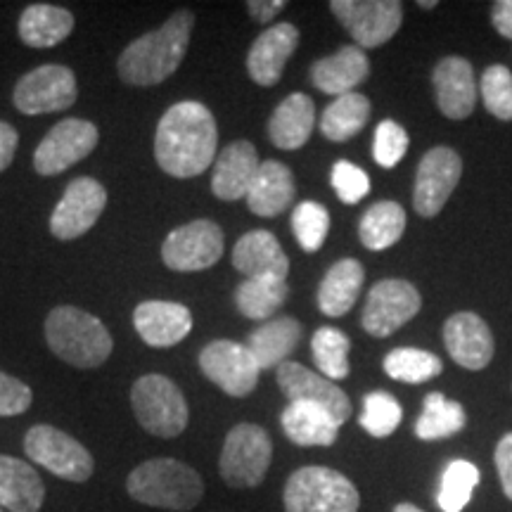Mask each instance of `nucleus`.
I'll return each instance as SVG.
<instances>
[{"label": "nucleus", "mask_w": 512, "mask_h": 512, "mask_svg": "<svg viewBox=\"0 0 512 512\" xmlns=\"http://www.w3.org/2000/svg\"><path fill=\"white\" fill-rule=\"evenodd\" d=\"M126 491L133 501L150 508L188 512L200 505L204 482L200 472L176 458H152L133 467L126 479Z\"/></svg>", "instance_id": "obj_3"}, {"label": "nucleus", "mask_w": 512, "mask_h": 512, "mask_svg": "<svg viewBox=\"0 0 512 512\" xmlns=\"http://www.w3.org/2000/svg\"><path fill=\"white\" fill-rule=\"evenodd\" d=\"M280 427L292 444L309 448L335 444L342 425L318 403L292 401L280 415Z\"/></svg>", "instance_id": "obj_29"}, {"label": "nucleus", "mask_w": 512, "mask_h": 512, "mask_svg": "<svg viewBox=\"0 0 512 512\" xmlns=\"http://www.w3.org/2000/svg\"><path fill=\"white\" fill-rule=\"evenodd\" d=\"M408 143H411V140H408L406 128L399 126L392 119L380 121L375 128V143H373L375 162L384 166V169H394V166L406 157Z\"/></svg>", "instance_id": "obj_42"}, {"label": "nucleus", "mask_w": 512, "mask_h": 512, "mask_svg": "<svg viewBox=\"0 0 512 512\" xmlns=\"http://www.w3.org/2000/svg\"><path fill=\"white\" fill-rule=\"evenodd\" d=\"M285 8H287L285 0H271V3H266V0H249L247 3L249 15H252L254 22H259V24L271 22V19Z\"/></svg>", "instance_id": "obj_47"}, {"label": "nucleus", "mask_w": 512, "mask_h": 512, "mask_svg": "<svg viewBox=\"0 0 512 512\" xmlns=\"http://www.w3.org/2000/svg\"><path fill=\"white\" fill-rule=\"evenodd\" d=\"M479 484V470L470 460H453L441 475L437 503L444 512H463L470 503L475 486Z\"/></svg>", "instance_id": "obj_38"}, {"label": "nucleus", "mask_w": 512, "mask_h": 512, "mask_svg": "<svg viewBox=\"0 0 512 512\" xmlns=\"http://www.w3.org/2000/svg\"><path fill=\"white\" fill-rule=\"evenodd\" d=\"M100 133L93 121L62 119L50 128L34 152V169L41 176H60L98 147Z\"/></svg>", "instance_id": "obj_11"}, {"label": "nucleus", "mask_w": 512, "mask_h": 512, "mask_svg": "<svg viewBox=\"0 0 512 512\" xmlns=\"http://www.w3.org/2000/svg\"><path fill=\"white\" fill-rule=\"evenodd\" d=\"M299 46V29L290 22L273 24L252 43L247 55V72L256 86L271 88L283 79L285 64Z\"/></svg>", "instance_id": "obj_19"}, {"label": "nucleus", "mask_w": 512, "mask_h": 512, "mask_svg": "<svg viewBox=\"0 0 512 512\" xmlns=\"http://www.w3.org/2000/svg\"><path fill=\"white\" fill-rule=\"evenodd\" d=\"M46 342L57 358L81 370L102 366L114 349L107 325L76 306H57L48 313Z\"/></svg>", "instance_id": "obj_4"}, {"label": "nucleus", "mask_w": 512, "mask_h": 512, "mask_svg": "<svg viewBox=\"0 0 512 512\" xmlns=\"http://www.w3.org/2000/svg\"><path fill=\"white\" fill-rule=\"evenodd\" d=\"M363 271L361 261L356 259H342L325 273L323 283L318 287V309L330 318L347 316L354 309L358 294H361Z\"/></svg>", "instance_id": "obj_31"}, {"label": "nucleus", "mask_w": 512, "mask_h": 512, "mask_svg": "<svg viewBox=\"0 0 512 512\" xmlns=\"http://www.w3.org/2000/svg\"><path fill=\"white\" fill-rule=\"evenodd\" d=\"M219 128L207 105L183 100L162 114L155 133V159L171 178H195L216 162Z\"/></svg>", "instance_id": "obj_1"}, {"label": "nucleus", "mask_w": 512, "mask_h": 512, "mask_svg": "<svg viewBox=\"0 0 512 512\" xmlns=\"http://www.w3.org/2000/svg\"><path fill=\"white\" fill-rule=\"evenodd\" d=\"M460 176H463V162L451 147H432L422 157L413 188V207L422 219H432L444 209L448 197L456 190Z\"/></svg>", "instance_id": "obj_16"}, {"label": "nucleus", "mask_w": 512, "mask_h": 512, "mask_svg": "<svg viewBox=\"0 0 512 512\" xmlns=\"http://www.w3.org/2000/svg\"><path fill=\"white\" fill-rule=\"evenodd\" d=\"M406 230V211L399 202H377L363 214L358 235L370 252H382L401 240Z\"/></svg>", "instance_id": "obj_34"}, {"label": "nucleus", "mask_w": 512, "mask_h": 512, "mask_svg": "<svg viewBox=\"0 0 512 512\" xmlns=\"http://www.w3.org/2000/svg\"><path fill=\"white\" fill-rule=\"evenodd\" d=\"M494 460H496L498 477H501L503 494L512 501V432H508L501 441H498Z\"/></svg>", "instance_id": "obj_45"}, {"label": "nucleus", "mask_w": 512, "mask_h": 512, "mask_svg": "<svg viewBox=\"0 0 512 512\" xmlns=\"http://www.w3.org/2000/svg\"><path fill=\"white\" fill-rule=\"evenodd\" d=\"M223 249H226V240H223L219 223L197 219L166 235L162 261L169 271L197 273L214 266L223 256Z\"/></svg>", "instance_id": "obj_9"}, {"label": "nucleus", "mask_w": 512, "mask_h": 512, "mask_svg": "<svg viewBox=\"0 0 512 512\" xmlns=\"http://www.w3.org/2000/svg\"><path fill=\"white\" fill-rule=\"evenodd\" d=\"M422 297L408 280H380L366 299L361 325L368 335L389 337L420 313Z\"/></svg>", "instance_id": "obj_14"}, {"label": "nucleus", "mask_w": 512, "mask_h": 512, "mask_svg": "<svg viewBox=\"0 0 512 512\" xmlns=\"http://www.w3.org/2000/svg\"><path fill=\"white\" fill-rule=\"evenodd\" d=\"M0 512H5V510H3V508H0Z\"/></svg>", "instance_id": "obj_51"}, {"label": "nucleus", "mask_w": 512, "mask_h": 512, "mask_svg": "<svg viewBox=\"0 0 512 512\" xmlns=\"http://www.w3.org/2000/svg\"><path fill=\"white\" fill-rule=\"evenodd\" d=\"M444 344L465 370H484L494 358V335L486 320L472 311H460L446 320Z\"/></svg>", "instance_id": "obj_20"}, {"label": "nucleus", "mask_w": 512, "mask_h": 512, "mask_svg": "<svg viewBox=\"0 0 512 512\" xmlns=\"http://www.w3.org/2000/svg\"><path fill=\"white\" fill-rule=\"evenodd\" d=\"M441 370H444L441 358L425 349L401 347V349L389 351V354L384 356V373L396 382H406V384L430 382L434 377L441 375Z\"/></svg>", "instance_id": "obj_37"}, {"label": "nucleus", "mask_w": 512, "mask_h": 512, "mask_svg": "<svg viewBox=\"0 0 512 512\" xmlns=\"http://www.w3.org/2000/svg\"><path fill=\"white\" fill-rule=\"evenodd\" d=\"M233 266L247 280L252 278H280L287 280L290 259L283 245L268 230H249L233 247Z\"/></svg>", "instance_id": "obj_23"}, {"label": "nucleus", "mask_w": 512, "mask_h": 512, "mask_svg": "<svg viewBox=\"0 0 512 512\" xmlns=\"http://www.w3.org/2000/svg\"><path fill=\"white\" fill-rule=\"evenodd\" d=\"M297 197V183L290 166H285L278 159H266L259 166L252 188L247 192L249 211L264 219H275L290 209V204Z\"/></svg>", "instance_id": "obj_25"}, {"label": "nucleus", "mask_w": 512, "mask_h": 512, "mask_svg": "<svg viewBox=\"0 0 512 512\" xmlns=\"http://www.w3.org/2000/svg\"><path fill=\"white\" fill-rule=\"evenodd\" d=\"M403 408L401 403L387 392H370L363 399V413H361V427L370 437L384 439L389 434L396 432V427L401 425Z\"/></svg>", "instance_id": "obj_40"}, {"label": "nucleus", "mask_w": 512, "mask_h": 512, "mask_svg": "<svg viewBox=\"0 0 512 512\" xmlns=\"http://www.w3.org/2000/svg\"><path fill=\"white\" fill-rule=\"evenodd\" d=\"M491 22L496 31L512 41V0H498L491 8Z\"/></svg>", "instance_id": "obj_48"}, {"label": "nucleus", "mask_w": 512, "mask_h": 512, "mask_svg": "<svg viewBox=\"0 0 512 512\" xmlns=\"http://www.w3.org/2000/svg\"><path fill=\"white\" fill-rule=\"evenodd\" d=\"M330 230V214L318 202H299L292 211V233L304 252L316 254L325 245Z\"/></svg>", "instance_id": "obj_39"}, {"label": "nucleus", "mask_w": 512, "mask_h": 512, "mask_svg": "<svg viewBox=\"0 0 512 512\" xmlns=\"http://www.w3.org/2000/svg\"><path fill=\"white\" fill-rule=\"evenodd\" d=\"M394 512H425V510H420L418 505H413V503H399L394 508Z\"/></svg>", "instance_id": "obj_49"}, {"label": "nucleus", "mask_w": 512, "mask_h": 512, "mask_svg": "<svg viewBox=\"0 0 512 512\" xmlns=\"http://www.w3.org/2000/svg\"><path fill=\"white\" fill-rule=\"evenodd\" d=\"M370 74V60L366 50L358 46H342L335 55L323 57L311 64V81L318 91L328 95L354 93L358 83H363Z\"/></svg>", "instance_id": "obj_24"}, {"label": "nucleus", "mask_w": 512, "mask_h": 512, "mask_svg": "<svg viewBox=\"0 0 512 512\" xmlns=\"http://www.w3.org/2000/svg\"><path fill=\"white\" fill-rule=\"evenodd\" d=\"M290 297L287 280L280 278H252L242 280L235 290V306L245 318L268 320L280 311Z\"/></svg>", "instance_id": "obj_33"}, {"label": "nucleus", "mask_w": 512, "mask_h": 512, "mask_svg": "<svg viewBox=\"0 0 512 512\" xmlns=\"http://www.w3.org/2000/svg\"><path fill=\"white\" fill-rule=\"evenodd\" d=\"M74 15L67 8L50 3H34L19 17L17 34L24 46L46 50L60 46L74 31Z\"/></svg>", "instance_id": "obj_30"}, {"label": "nucleus", "mask_w": 512, "mask_h": 512, "mask_svg": "<svg viewBox=\"0 0 512 512\" xmlns=\"http://www.w3.org/2000/svg\"><path fill=\"white\" fill-rule=\"evenodd\" d=\"M349 351L351 339L337 328H318L311 339V354L320 375L330 382L349 377Z\"/></svg>", "instance_id": "obj_36"}, {"label": "nucleus", "mask_w": 512, "mask_h": 512, "mask_svg": "<svg viewBox=\"0 0 512 512\" xmlns=\"http://www.w3.org/2000/svg\"><path fill=\"white\" fill-rule=\"evenodd\" d=\"M271 460V434L254 422H240L223 441L219 475L233 489H256L266 479Z\"/></svg>", "instance_id": "obj_7"}, {"label": "nucleus", "mask_w": 512, "mask_h": 512, "mask_svg": "<svg viewBox=\"0 0 512 512\" xmlns=\"http://www.w3.org/2000/svg\"><path fill=\"white\" fill-rule=\"evenodd\" d=\"M107 207L105 185L95 178H74L50 216V233L57 240H79L91 230Z\"/></svg>", "instance_id": "obj_15"}, {"label": "nucleus", "mask_w": 512, "mask_h": 512, "mask_svg": "<svg viewBox=\"0 0 512 512\" xmlns=\"http://www.w3.org/2000/svg\"><path fill=\"white\" fill-rule=\"evenodd\" d=\"M370 100L361 93H347L330 102L328 110L323 112L320 119V133L330 140V143H347L363 131L370 119Z\"/></svg>", "instance_id": "obj_32"}, {"label": "nucleus", "mask_w": 512, "mask_h": 512, "mask_svg": "<svg viewBox=\"0 0 512 512\" xmlns=\"http://www.w3.org/2000/svg\"><path fill=\"white\" fill-rule=\"evenodd\" d=\"M133 325L138 337L152 349H169L181 344L192 330L188 306L166 299H147L133 311Z\"/></svg>", "instance_id": "obj_18"}, {"label": "nucleus", "mask_w": 512, "mask_h": 512, "mask_svg": "<svg viewBox=\"0 0 512 512\" xmlns=\"http://www.w3.org/2000/svg\"><path fill=\"white\" fill-rule=\"evenodd\" d=\"M285 512H358L361 496L349 477L332 467H299L283 491Z\"/></svg>", "instance_id": "obj_5"}, {"label": "nucleus", "mask_w": 512, "mask_h": 512, "mask_svg": "<svg viewBox=\"0 0 512 512\" xmlns=\"http://www.w3.org/2000/svg\"><path fill=\"white\" fill-rule=\"evenodd\" d=\"M200 370L223 394L245 399L259 384L261 368L249 354L247 344L233 339H214L200 351Z\"/></svg>", "instance_id": "obj_13"}, {"label": "nucleus", "mask_w": 512, "mask_h": 512, "mask_svg": "<svg viewBox=\"0 0 512 512\" xmlns=\"http://www.w3.org/2000/svg\"><path fill=\"white\" fill-rule=\"evenodd\" d=\"M302 335V323L297 318L283 316L266 320L264 325L252 330L247 339V349L261 370H278L297 351Z\"/></svg>", "instance_id": "obj_28"}, {"label": "nucleus", "mask_w": 512, "mask_h": 512, "mask_svg": "<svg viewBox=\"0 0 512 512\" xmlns=\"http://www.w3.org/2000/svg\"><path fill=\"white\" fill-rule=\"evenodd\" d=\"M131 406L140 427L159 439L181 437L190 422V408L181 387L159 373L138 377L131 389Z\"/></svg>", "instance_id": "obj_6"}, {"label": "nucleus", "mask_w": 512, "mask_h": 512, "mask_svg": "<svg viewBox=\"0 0 512 512\" xmlns=\"http://www.w3.org/2000/svg\"><path fill=\"white\" fill-rule=\"evenodd\" d=\"M420 8L432 10V8H437V3H434V0H427V3H420Z\"/></svg>", "instance_id": "obj_50"}, {"label": "nucleus", "mask_w": 512, "mask_h": 512, "mask_svg": "<svg viewBox=\"0 0 512 512\" xmlns=\"http://www.w3.org/2000/svg\"><path fill=\"white\" fill-rule=\"evenodd\" d=\"M31 401H34V392L29 384L0 370V418H15V415L27 413Z\"/></svg>", "instance_id": "obj_44"}, {"label": "nucleus", "mask_w": 512, "mask_h": 512, "mask_svg": "<svg viewBox=\"0 0 512 512\" xmlns=\"http://www.w3.org/2000/svg\"><path fill=\"white\" fill-rule=\"evenodd\" d=\"M330 183L344 204L361 202L370 192V178L366 171H363L361 166L347 162V159H339V162L332 166Z\"/></svg>", "instance_id": "obj_43"}, {"label": "nucleus", "mask_w": 512, "mask_h": 512, "mask_svg": "<svg viewBox=\"0 0 512 512\" xmlns=\"http://www.w3.org/2000/svg\"><path fill=\"white\" fill-rule=\"evenodd\" d=\"M467 415L458 401H448L444 394H427L422 403V415L415 422V437L422 441L448 439L463 432Z\"/></svg>", "instance_id": "obj_35"}, {"label": "nucleus", "mask_w": 512, "mask_h": 512, "mask_svg": "<svg viewBox=\"0 0 512 512\" xmlns=\"http://www.w3.org/2000/svg\"><path fill=\"white\" fill-rule=\"evenodd\" d=\"M275 380L278 387L283 389L287 401H309L318 403L335 418L339 425H344L351 418V401L344 394V389H339L335 382H330L328 377L320 373H313L302 363L287 361L275 370Z\"/></svg>", "instance_id": "obj_17"}, {"label": "nucleus", "mask_w": 512, "mask_h": 512, "mask_svg": "<svg viewBox=\"0 0 512 512\" xmlns=\"http://www.w3.org/2000/svg\"><path fill=\"white\" fill-rule=\"evenodd\" d=\"M46 484L34 465L12 456H0V508L8 512H41Z\"/></svg>", "instance_id": "obj_26"}, {"label": "nucleus", "mask_w": 512, "mask_h": 512, "mask_svg": "<svg viewBox=\"0 0 512 512\" xmlns=\"http://www.w3.org/2000/svg\"><path fill=\"white\" fill-rule=\"evenodd\" d=\"M192 27L195 15L190 10H178L159 29L128 43L117 60L119 79L126 86L150 88L174 76L188 53Z\"/></svg>", "instance_id": "obj_2"}, {"label": "nucleus", "mask_w": 512, "mask_h": 512, "mask_svg": "<svg viewBox=\"0 0 512 512\" xmlns=\"http://www.w3.org/2000/svg\"><path fill=\"white\" fill-rule=\"evenodd\" d=\"M79 98L76 76L64 64H43L17 81L12 102L27 117L69 110Z\"/></svg>", "instance_id": "obj_10"}, {"label": "nucleus", "mask_w": 512, "mask_h": 512, "mask_svg": "<svg viewBox=\"0 0 512 512\" xmlns=\"http://www.w3.org/2000/svg\"><path fill=\"white\" fill-rule=\"evenodd\" d=\"M434 95L444 117L460 121L467 119L475 110L477 86L475 69L465 57H444L432 74Z\"/></svg>", "instance_id": "obj_22"}, {"label": "nucleus", "mask_w": 512, "mask_h": 512, "mask_svg": "<svg viewBox=\"0 0 512 512\" xmlns=\"http://www.w3.org/2000/svg\"><path fill=\"white\" fill-rule=\"evenodd\" d=\"M482 100L486 112L501 121H512V72L503 64H491L482 74Z\"/></svg>", "instance_id": "obj_41"}, {"label": "nucleus", "mask_w": 512, "mask_h": 512, "mask_svg": "<svg viewBox=\"0 0 512 512\" xmlns=\"http://www.w3.org/2000/svg\"><path fill=\"white\" fill-rule=\"evenodd\" d=\"M19 145V133L8 121H0V174L12 164Z\"/></svg>", "instance_id": "obj_46"}, {"label": "nucleus", "mask_w": 512, "mask_h": 512, "mask_svg": "<svg viewBox=\"0 0 512 512\" xmlns=\"http://www.w3.org/2000/svg\"><path fill=\"white\" fill-rule=\"evenodd\" d=\"M259 152L249 140H235L216 155L211 192L223 202L247 200L256 174H259Z\"/></svg>", "instance_id": "obj_21"}, {"label": "nucleus", "mask_w": 512, "mask_h": 512, "mask_svg": "<svg viewBox=\"0 0 512 512\" xmlns=\"http://www.w3.org/2000/svg\"><path fill=\"white\" fill-rule=\"evenodd\" d=\"M24 453L64 482L83 484L93 477L95 460L81 441L53 425H34L24 434Z\"/></svg>", "instance_id": "obj_8"}, {"label": "nucleus", "mask_w": 512, "mask_h": 512, "mask_svg": "<svg viewBox=\"0 0 512 512\" xmlns=\"http://www.w3.org/2000/svg\"><path fill=\"white\" fill-rule=\"evenodd\" d=\"M316 126V102L306 93H292L268 119V138L280 150H299L309 143Z\"/></svg>", "instance_id": "obj_27"}, {"label": "nucleus", "mask_w": 512, "mask_h": 512, "mask_svg": "<svg viewBox=\"0 0 512 512\" xmlns=\"http://www.w3.org/2000/svg\"><path fill=\"white\" fill-rule=\"evenodd\" d=\"M330 10L361 50L392 41L403 22V5L396 0H332Z\"/></svg>", "instance_id": "obj_12"}]
</instances>
